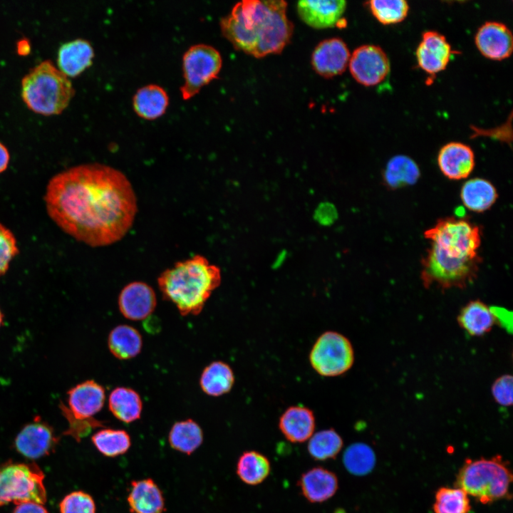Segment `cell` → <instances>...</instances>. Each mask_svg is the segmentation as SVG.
Segmentation results:
<instances>
[{
  "instance_id": "277c9868",
  "label": "cell",
  "mask_w": 513,
  "mask_h": 513,
  "mask_svg": "<svg viewBox=\"0 0 513 513\" xmlns=\"http://www.w3.org/2000/svg\"><path fill=\"white\" fill-rule=\"evenodd\" d=\"M74 94L68 77L48 60L31 69L21 81L24 102L30 110L41 115L61 113Z\"/></svg>"
},
{
  "instance_id": "e575fe53",
  "label": "cell",
  "mask_w": 513,
  "mask_h": 513,
  "mask_svg": "<svg viewBox=\"0 0 513 513\" xmlns=\"http://www.w3.org/2000/svg\"><path fill=\"white\" fill-rule=\"evenodd\" d=\"M376 457L367 444L357 442L349 445L343 452V463L347 471L354 475L363 476L375 467Z\"/></svg>"
},
{
  "instance_id": "ffe728a7",
  "label": "cell",
  "mask_w": 513,
  "mask_h": 513,
  "mask_svg": "<svg viewBox=\"0 0 513 513\" xmlns=\"http://www.w3.org/2000/svg\"><path fill=\"white\" fill-rule=\"evenodd\" d=\"M297 484L301 494L311 503L327 501L338 489L336 475L323 467H315L304 472Z\"/></svg>"
},
{
  "instance_id": "8fae6325",
  "label": "cell",
  "mask_w": 513,
  "mask_h": 513,
  "mask_svg": "<svg viewBox=\"0 0 513 513\" xmlns=\"http://www.w3.org/2000/svg\"><path fill=\"white\" fill-rule=\"evenodd\" d=\"M481 229L466 218H442L426 229L424 237L436 245H452L472 253H478L481 244Z\"/></svg>"
},
{
  "instance_id": "8d00e7d4",
  "label": "cell",
  "mask_w": 513,
  "mask_h": 513,
  "mask_svg": "<svg viewBox=\"0 0 513 513\" xmlns=\"http://www.w3.org/2000/svg\"><path fill=\"white\" fill-rule=\"evenodd\" d=\"M367 4L373 16L384 25L403 21L409 12V5L405 0H372Z\"/></svg>"
},
{
  "instance_id": "484cf974",
  "label": "cell",
  "mask_w": 513,
  "mask_h": 513,
  "mask_svg": "<svg viewBox=\"0 0 513 513\" xmlns=\"http://www.w3.org/2000/svg\"><path fill=\"white\" fill-rule=\"evenodd\" d=\"M463 204L470 211L483 212L497 201L498 194L493 184L487 180L475 177L465 182L460 192Z\"/></svg>"
},
{
  "instance_id": "3957f363",
  "label": "cell",
  "mask_w": 513,
  "mask_h": 513,
  "mask_svg": "<svg viewBox=\"0 0 513 513\" xmlns=\"http://www.w3.org/2000/svg\"><path fill=\"white\" fill-rule=\"evenodd\" d=\"M219 269L201 255L177 261L157 278L162 298L185 316L197 315L220 283Z\"/></svg>"
},
{
  "instance_id": "4316f807",
  "label": "cell",
  "mask_w": 513,
  "mask_h": 513,
  "mask_svg": "<svg viewBox=\"0 0 513 513\" xmlns=\"http://www.w3.org/2000/svg\"><path fill=\"white\" fill-rule=\"evenodd\" d=\"M108 345L109 351L116 358L128 360L140 353L142 339L136 328L123 324L115 326L110 332Z\"/></svg>"
},
{
  "instance_id": "6da1fadb",
  "label": "cell",
  "mask_w": 513,
  "mask_h": 513,
  "mask_svg": "<svg viewBox=\"0 0 513 513\" xmlns=\"http://www.w3.org/2000/svg\"><path fill=\"white\" fill-rule=\"evenodd\" d=\"M43 200L48 215L62 231L92 247L120 241L138 212L135 193L126 175L98 162L53 175Z\"/></svg>"
},
{
  "instance_id": "2e32d148",
  "label": "cell",
  "mask_w": 513,
  "mask_h": 513,
  "mask_svg": "<svg viewBox=\"0 0 513 513\" xmlns=\"http://www.w3.org/2000/svg\"><path fill=\"white\" fill-rule=\"evenodd\" d=\"M120 313L132 321L143 320L155 311L157 298L153 289L142 281H133L125 286L118 296Z\"/></svg>"
},
{
  "instance_id": "8992f818",
  "label": "cell",
  "mask_w": 513,
  "mask_h": 513,
  "mask_svg": "<svg viewBox=\"0 0 513 513\" xmlns=\"http://www.w3.org/2000/svg\"><path fill=\"white\" fill-rule=\"evenodd\" d=\"M67 405L59 404L68 423L65 435L76 440L87 435L93 428L103 425L93 416L103 408L105 400L104 388L93 380H87L71 388L67 393Z\"/></svg>"
},
{
  "instance_id": "d6a6232c",
  "label": "cell",
  "mask_w": 513,
  "mask_h": 513,
  "mask_svg": "<svg viewBox=\"0 0 513 513\" xmlns=\"http://www.w3.org/2000/svg\"><path fill=\"white\" fill-rule=\"evenodd\" d=\"M343 441L333 428L320 430L313 434L308 442L309 455L316 460L334 459L341 452Z\"/></svg>"
},
{
  "instance_id": "cb8c5ba5",
  "label": "cell",
  "mask_w": 513,
  "mask_h": 513,
  "mask_svg": "<svg viewBox=\"0 0 513 513\" xmlns=\"http://www.w3.org/2000/svg\"><path fill=\"white\" fill-rule=\"evenodd\" d=\"M127 500L131 513H163L165 511L162 492L151 478L133 481Z\"/></svg>"
},
{
  "instance_id": "9c48e42d",
  "label": "cell",
  "mask_w": 513,
  "mask_h": 513,
  "mask_svg": "<svg viewBox=\"0 0 513 513\" xmlns=\"http://www.w3.org/2000/svg\"><path fill=\"white\" fill-rule=\"evenodd\" d=\"M222 65L221 54L214 47L204 43L191 46L182 56L184 83L180 88L182 99H191L217 78Z\"/></svg>"
},
{
  "instance_id": "4dcf8cb0",
  "label": "cell",
  "mask_w": 513,
  "mask_h": 513,
  "mask_svg": "<svg viewBox=\"0 0 513 513\" xmlns=\"http://www.w3.org/2000/svg\"><path fill=\"white\" fill-rule=\"evenodd\" d=\"M271 464L263 454L249 450L244 452L237 463V475L245 484L257 485L263 482L269 475Z\"/></svg>"
},
{
  "instance_id": "f1b7e54d",
  "label": "cell",
  "mask_w": 513,
  "mask_h": 513,
  "mask_svg": "<svg viewBox=\"0 0 513 513\" xmlns=\"http://www.w3.org/2000/svg\"><path fill=\"white\" fill-rule=\"evenodd\" d=\"M234 383V375L229 364L216 361L206 366L200 376V385L208 395L218 397L229 393Z\"/></svg>"
},
{
  "instance_id": "d590c367",
  "label": "cell",
  "mask_w": 513,
  "mask_h": 513,
  "mask_svg": "<svg viewBox=\"0 0 513 513\" xmlns=\"http://www.w3.org/2000/svg\"><path fill=\"white\" fill-rule=\"evenodd\" d=\"M432 509L434 513H469L470 499L460 488L442 487L435 493Z\"/></svg>"
},
{
  "instance_id": "f546056e",
  "label": "cell",
  "mask_w": 513,
  "mask_h": 513,
  "mask_svg": "<svg viewBox=\"0 0 513 513\" xmlns=\"http://www.w3.org/2000/svg\"><path fill=\"white\" fill-rule=\"evenodd\" d=\"M420 170L410 157L398 155L388 162L383 173V182L388 188L397 189L417 182Z\"/></svg>"
},
{
  "instance_id": "4fadbf2b",
  "label": "cell",
  "mask_w": 513,
  "mask_h": 513,
  "mask_svg": "<svg viewBox=\"0 0 513 513\" xmlns=\"http://www.w3.org/2000/svg\"><path fill=\"white\" fill-rule=\"evenodd\" d=\"M455 53L444 35L435 31H426L422 34L415 55L419 67L428 74L435 76L446 68Z\"/></svg>"
},
{
  "instance_id": "30bf717a",
  "label": "cell",
  "mask_w": 513,
  "mask_h": 513,
  "mask_svg": "<svg viewBox=\"0 0 513 513\" xmlns=\"http://www.w3.org/2000/svg\"><path fill=\"white\" fill-rule=\"evenodd\" d=\"M354 360V351L349 339L333 331L320 335L309 353L311 367L324 377H335L346 373L353 366Z\"/></svg>"
},
{
  "instance_id": "74e56055",
  "label": "cell",
  "mask_w": 513,
  "mask_h": 513,
  "mask_svg": "<svg viewBox=\"0 0 513 513\" xmlns=\"http://www.w3.org/2000/svg\"><path fill=\"white\" fill-rule=\"evenodd\" d=\"M19 253L14 233L0 223V276L4 275L11 261Z\"/></svg>"
},
{
  "instance_id": "44dd1931",
  "label": "cell",
  "mask_w": 513,
  "mask_h": 513,
  "mask_svg": "<svg viewBox=\"0 0 513 513\" xmlns=\"http://www.w3.org/2000/svg\"><path fill=\"white\" fill-rule=\"evenodd\" d=\"M316 419L313 411L303 405L290 406L281 414L279 428L291 442L301 443L314 433Z\"/></svg>"
},
{
  "instance_id": "60d3db41",
  "label": "cell",
  "mask_w": 513,
  "mask_h": 513,
  "mask_svg": "<svg viewBox=\"0 0 513 513\" xmlns=\"http://www.w3.org/2000/svg\"><path fill=\"white\" fill-rule=\"evenodd\" d=\"M338 212L336 205L328 201H323L314 210L313 218L321 227L332 226L338 219Z\"/></svg>"
},
{
  "instance_id": "83f0119b",
  "label": "cell",
  "mask_w": 513,
  "mask_h": 513,
  "mask_svg": "<svg viewBox=\"0 0 513 513\" xmlns=\"http://www.w3.org/2000/svg\"><path fill=\"white\" fill-rule=\"evenodd\" d=\"M108 408L118 420L130 423L140 418L142 402L140 395L133 389L118 387L109 395Z\"/></svg>"
},
{
  "instance_id": "603a6c76",
  "label": "cell",
  "mask_w": 513,
  "mask_h": 513,
  "mask_svg": "<svg viewBox=\"0 0 513 513\" xmlns=\"http://www.w3.org/2000/svg\"><path fill=\"white\" fill-rule=\"evenodd\" d=\"M94 50L87 40L78 38L63 44L58 53V69L67 77H76L93 63Z\"/></svg>"
},
{
  "instance_id": "5b68a950",
  "label": "cell",
  "mask_w": 513,
  "mask_h": 513,
  "mask_svg": "<svg viewBox=\"0 0 513 513\" xmlns=\"http://www.w3.org/2000/svg\"><path fill=\"white\" fill-rule=\"evenodd\" d=\"M512 479L509 462L501 455L467 459L457 474L455 487L486 504L510 498Z\"/></svg>"
},
{
  "instance_id": "ab89813d",
  "label": "cell",
  "mask_w": 513,
  "mask_h": 513,
  "mask_svg": "<svg viewBox=\"0 0 513 513\" xmlns=\"http://www.w3.org/2000/svg\"><path fill=\"white\" fill-rule=\"evenodd\" d=\"M491 393L498 405L504 407L512 405L513 401L512 376L505 374L497 378L492 385Z\"/></svg>"
},
{
  "instance_id": "836d02e7",
  "label": "cell",
  "mask_w": 513,
  "mask_h": 513,
  "mask_svg": "<svg viewBox=\"0 0 513 513\" xmlns=\"http://www.w3.org/2000/svg\"><path fill=\"white\" fill-rule=\"evenodd\" d=\"M91 440L102 455L110 457L125 454L131 446L130 437L123 430L104 428L95 432Z\"/></svg>"
},
{
  "instance_id": "7c38bea8",
  "label": "cell",
  "mask_w": 513,
  "mask_h": 513,
  "mask_svg": "<svg viewBox=\"0 0 513 513\" xmlns=\"http://www.w3.org/2000/svg\"><path fill=\"white\" fill-rule=\"evenodd\" d=\"M353 78L365 86H374L390 73V63L386 53L376 45L366 44L356 48L348 62Z\"/></svg>"
},
{
  "instance_id": "f35d334b",
  "label": "cell",
  "mask_w": 513,
  "mask_h": 513,
  "mask_svg": "<svg viewBox=\"0 0 513 513\" xmlns=\"http://www.w3.org/2000/svg\"><path fill=\"white\" fill-rule=\"evenodd\" d=\"M61 513H95L92 497L83 491H75L66 495L60 503Z\"/></svg>"
},
{
  "instance_id": "e0dca14e",
  "label": "cell",
  "mask_w": 513,
  "mask_h": 513,
  "mask_svg": "<svg viewBox=\"0 0 513 513\" xmlns=\"http://www.w3.org/2000/svg\"><path fill=\"white\" fill-rule=\"evenodd\" d=\"M56 442L52 428L39 418L26 425L15 439L16 450L29 459L48 454Z\"/></svg>"
},
{
  "instance_id": "f6af8a7d",
  "label": "cell",
  "mask_w": 513,
  "mask_h": 513,
  "mask_svg": "<svg viewBox=\"0 0 513 513\" xmlns=\"http://www.w3.org/2000/svg\"><path fill=\"white\" fill-rule=\"evenodd\" d=\"M3 321H4V314H3V312H2V311H1V308H0V327H1V325L3 324Z\"/></svg>"
},
{
  "instance_id": "5bb4252c",
  "label": "cell",
  "mask_w": 513,
  "mask_h": 513,
  "mask_svg": "<svg viewBox=\"0 0 513 513\" xmlns=\"http://www.w3.org/2000/svg\"><path fill=\"white\" fill-rule=\"evenodd\" d=\"M475 43L480 53L487 58L502 61L509 58L513 50V36L503 23L486 21L477 29Z\"/></svg>"
},
{
  "instance_id": "52a82bcc",
  "label": "cell",
  "mask_w": 513,
  "mask_h": 513,
  "mask_svg": "<svg viewBox=\"0 0 513 513\" xmlns=\"http://www.w3.org/2000/svg\"><path fill=\"white\" fill-rule=\"evenodd\" d=\"M482 259H454L429 248L422 259L421 279L427 289L435 285L442 289H463L477 278Z\"/></svg>"
},
{
  "instance_id": "ba28073f",
  "label": "cell",
  "mask_w": 513,
  "mask_h": 513,
  "mask_svg": "<svg viewBox=\"0 0 513 513\" xmlns=\"http://www.w3.org/2000/svg\"><path fill=\"white\" fill-rule=\"evenodd\" d=\"M44 475L35 464H9L0 467V506L32 502L43 504Z\"/></svg>"
},
{
  "instance_id": "ac0fdd59",
  "label": "cell",
  "mask_w": 513,
  "mask_h": 513,
  "mask_svg": "<svg viewBox=\"0 0 513 513\" xmlns=\"http://www.w3.org/2000/svg\"><path fill=\"white\" fill-rule=\"evenodd\" d=\"M437 160L442 175L452 180L467 178L475 165L472 149L460 142H450L444 145L439 150Z\"/></svg>"
},
{
  "instance_id": "9a60e30c",
  "label": "cell",
  "mask_w": 513,
  "mask_h": 513,
  "mask_svg": "<svg viewBox=\"0 0 513 513\" xmlns=\"http://www.w3.org/2000/svg\"><path fill=\"white\" fill-rule=\"evenodd\" d=\"M351 53L345 42L339 38L321 41L311 55L314 70L324 78H332L343 73L350 60Z\"/></svg>"
},
{
  "instance_id": "ee69618b",
  "label": "cell",
  "mask_w": 513,
  "mask_h": 513,
  "mask_svg": "<svg viewBox=\"0 0 513 513\" xmlns=\"http://www.w3.org/2000/svg\"><path fill=\"white\" fill-rule=\"evenodd\" d=\"M288 257V254L286 250H281L277 253L275 256L274 259L272 262V268L279 269L281 268L286 262Z\"/></svg>"
},
{
  "instance_id": "d4e9b609",
  "label": "cell",
  "mask_w": 513,
  "mask_h": 513,
  "mask_svg": "<svg viewBox=\"0 0 513 513\" xmlns=\"http://www.w3.org/2000/svg\"><path fill=\"white\" fill-rule=\"evenodd\" d=\"M169 105L166 90L159 85L148 84L135 92L133 98V107L140 118L152 120L163 115Z\"/></svg>"
},
{
  "instance_id": "b9f144b4",
  "label": "cell",
  "mask_w": 513,
  "mask_h": 513,
  "mask_svg": "<svg viewBox=\"0 0 513 513\" xmlns=\"http://www.w3.org/2000/svg\"><path fill=\"white\" fill-rule=\"evenodd\" d=\"M13 513H49L41 504L28 502L17 504Z\"/></svg>"
},
{
  "instance_id": "d6986e66",
  "label": "cell",
  "mask_w": 513,
  "mask_h": 513,
  "mask_svg": "<svg viewBox=\"0 0 513 513\" xmlns=\"http://www.w3.org/2000/svg\"><path fill=\"white\" fill-rule=\"evenodd\" d=\"M296 8L305 24L314 28L322 29L337 24L346 11V1L302 0L298 1Z\"/></svg>"
},
{
  "instance_id": "7a4b0ae2",
  "label": "cell",
  "mask_w": 513,
  "mask_h": 513,
  "mask_svg": "<svg viewBox=\"0 0 513 513\" xmlns=\"http://www.w3.org/2000/svg\"><path fill=\"white\" fill-rule=\"evenodd\" d=\"M282 0H244L222 18L223 36L238 51L256 58L281 53L294 31Z\"/></svg>"
},
{
  "instance_id": "7402d4cb",
  "label": "cell",
  "mask_w": 513,
  "mask_h": 513,
  "mask_svg": "<svg viewBox=\"0 0 513 513\" xmlns=\"http://www.w3.org/2000/svg\"><path fill=\"white\" fill-rule=\"evenodd\" d=\"M457 321L460 328L470 336H482L497 323L494 307L480 299L469 301L460 310Z\"/></svg>"
},
{
  "instance_id": "1f68e13d",
  "label": "cell",
  "mask_w": 513,
  "mask_h": 513,
  "mask_svg": "<svg viewBox=\"0 0 513 513\" xmlns=\"http://www.w3.org/2000/svg\"><path fill=\"white\" fill-rule=\"evenodd\" d=\"M168 441L172 448L190 455L202 443L203 432L195 421L187 419L172 426Z\"/></svg>"
},
{
  "instance_id": "7bdbcfd3",
  "label": "cell",
  "mask_w": 513,
  "mask_h": 513,
  "mask_svg": "<svg viewBox=\"0 0 513 513\" xmlns=\"http://www.w3.org/2000/svg\"><path fill=\"white\" fill-rule=\"evenodd\" d=\"M10 155L8 149L0 142V174L8 167Z\"/></svg>"
}]
</instances>
